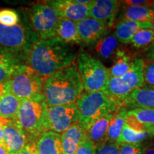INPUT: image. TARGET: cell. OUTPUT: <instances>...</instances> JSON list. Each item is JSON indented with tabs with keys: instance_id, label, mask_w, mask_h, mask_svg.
<instances>
[{
	"instance_id": "obj_1",
	"label": "cell",
	"mask_w": 154,
	"mask_h": 154,
	"mask_svg": "<svg viewBox=\"0 0 154 154\" xmlns=\"http://www.w3.org/2000/svg\"><path fill=\"white\" fill-rule=\"evenodd\" d=\"M78 51L58 37L39 39L32 48L26 64L44 79L76 62Z\"/></svg>"
},
{
	"instance_id": "obj_2",
	"label": "cell",
	"mask_w": 154,
	"mask_h": 154,
	"mask_svg": "<svg viewBox=\"0 0 154 154\" xmlns=\"http://www.w3.org/2000/svg\"><path fill=\"white\" fill-rule=\"evenodd\" d=\"M84 87L76 62L44 79V99L48 106H57L74 103Z\"/></svg>"
},
{
	"instance_id": "obj_3",
	"label": "cell",
	"mask_w": 154,
	"mask_h": 154,
	"mask_svg": "<svg viewBox=\"0 0 154 154\" xmlns=\"http://www.w3.org/2000/svg\"><path fill=\"white\" fill-rule=\"evenodd\" d=\"M40 39L29 23L22 19L18 24H0V49L12 56L20 64L26 63L33 46Z\"/></svg>"
},
{
	"instance_id": "obj_4",
	"label": "cell",
	"mask_w": 154,
	"mask_h": 154,
	"mask_svg": "<svg viewBox=\"0 0 154 154\" xmlns=\"http://www.w3.org/2000/svg\"><path fill=\"white\" fill-rule=\"evenodd\" d=\"M75 103L79 116V123L87 128L103 116L126 108L121 100L110 97L103 91H83Z\"/></svg>"
},
{
	"instance_id": "obj_5",
	"label": "cell",
	"mask_w": 154,
	"mask_h": 154,
	"mask_svg": "<svg viewBox=\"0 0 154 154\" xmlns=\"http://www.w3.org/2000/svg\"><path fill=\"white\" fill-rule=\"evenodd\" d=\"M48 106L44 97L22 100L16 120L27 134L31 142H35L43 133L49 131Z\"/></svg>"
},
{
	"instance_id": "obj_6",
	"label": "cell",
	"mask_w": 154,
	"mask_h": 154,
	"mask_svg": "<svg viewBox=\"0 0 154 154\" xmlns=\"http://www.w3.org/2000/svg\"><path fill=\"white\" fill-rule=\"evenodd\" d=\"M76 63L84 91L94 92L104 88L109 74V69L101 61L81 49L78 51Z\"/></svg>"
},
{
	"instance_id": "obj_7",
	"label": "cell",
	"mask_w": 154,
	"mask_h": 154,
	"mask_svg": "<svg viewBox=\"0 0 154 154\" xmlns=\"http://www.w3.org/2000/svg\"><path fill=\"white\" fill-rule=\"evenodd\" d=\"M44 79L26 63L17 66L14 74L5 84L7 87L20 100L36 99L43 96Z\"/></svg>"
},
{
	"instance_id": "obj_8",
	"label": "cell",
	"mask_w": 154,
	"mask_h": 154,
	"mask_svg": "<svg viewBox=\"0 0 154 154\" xmlns=\"http://www.w3.org/2000/svg\"><path fill=\"white\" fill-rule=\"evenodd\" d=\"M143 60L135 58L128 72L120 77H111L102 91L111 98L123 100L136 88L144 85Z\"/></svg>"
},
{
	"instance_id": "obj_9",
	"label": "cell",
	"mask_w": 154,
	"mask_h": 154,
	"mask_svg": "<svg viewBox=\"0 0 154 154\" xmlns=\"http://www.w3.org/2000/svg\"><path fill=\"white\" fill-rule=\"evenodd\" d=\"M29 23L40 39L56 37L60 17L46 2L36 3L29 9Z\"/></svg>"
},
{
	"instance_id": "obj_10",
	"label": "cell",
	"mask_w": 154,
	"mask_h": 154,
	"mask_svg": "<svg viewBox=\"0 0 154 154\" xmlns=\"http://www.w3.org/2000/svg\"><path fill=\"white\" fill-rule=\"evenodd\" d=\"M79 121V116L76 103L48 106L47 124L48 129L59 134Z\"/></svg>"
},
{
	"instance_id": "obj_11",
	"label": "cell",
	"mask_w": 154,
	"mask_h": 154,
	"mask_svg": "<svg viewBox=\"0 0 154 154\" xmlns=\"http://www.w3.org/2000/svg\"><path fill=\"white\" fill-rule=\"evenodd\" d=\"M4 128L5 147L9 154H18L30 140L27 134L15 120L0 119Z\"/></svg>"
},
{
	"instance_id": "obj_12",
	"label": "cell",
	"mask_w": 154,
	"mask_h": 154,
	"mask_svg": "<svg viewBox=\"0 0 154 154\" xmlns=\"http://www.w3.org/2000/svg\"><path fill=\"white\" fill-rule=\"evenodd\" d=\"M76 24L81 41L86 46L95 45L111 29V26L106 22L91 18L77 22Z\"/></svg>"
},
{
	"instance_id": "obj_13",
	"label": "cell",
	"mask_w": 154,
	"mask_h": 154,
	"mask_svg": "<svg viewBox=\"0 0 154 154\" xmlns=\"http://www.w3.org/2000/svg\"><path fill=\"white\" fill-rule=\"evenodd\" d=\"M60 18L79 22L89 18L88 5L76 2L75 0H51L46 1Z\"/></svg>"
},
{
	"instance_id": "obj_14",
	"label": "cell",
	"mask_w": 154,
	"mask_h": 154,
	"mask_svg": "<svg viewBox=\"0 0 154 154\" xmlns=\"http://www.w3.org/2000/svg\"><path fill=\"white\" fill-rule=\"evenodd\" d=\"M120 3L115 0H95L88 4L89 18L106 22L112 26Z\"/></svg>"
},
{
	"instance_id": "obj_15",
	"label": "cell",
	"mask_w": 154,
	"mask_h": 154,
	"mask_svg": "<svg viewBox=\"0 0 154 154\" xmlns=\"http://www.w3.org/2000/svg\"><path fill=\"white\" fill-rule=\"evenodd\" d=\"M87 128L80 123L75 124L60 134L63 154H75L86 140Z\"/></svg>"
},
{
	"instance_id": "obj_16",
	"label": "cell",
	"mask_w": 154,
	"mask_h": 154,
	"mask_svg": "<svg viewBox=\"0 0 154 154\" xmlns=\"http://www.w3.org/2000/svg\"><path fill=\"white\" fill-rule=\"evenodd\" d=\"M127 109H153L154 108V88L143 85L133 91L125 99L121 100Z\"/></svg>"
},
{
	"instance_id": "obj_17",
	"label": "cell",
	"mask_w": 154,
	"mask_h": 154,
	"mask_svg": "<svg viewBox=\"0 0 154 154\" xmlns=\"http://www.w3.org/2000/svg\"><path fill=\"white\" fill-rule=\"evenodd\" d=\"M113 113H108L101 117L90 125L86 130V140L93 143L95 149L107 142L108 128Z\"/></svg>"
},
{
	"instance_id": "obj_18",
	"label": "cell",
	"mask_w": 154,
	"mask_h": 154,
	"mask_svg": "<svg viewBox=\"0 0 154 154\" xmlns=\"http://www.w3.org/2000/svg\"><path fill=\"white\" fill-rule=\"evenodd\" d=\"M34 144L37 154H63L60 134L51 131L43 133Z\"/></svg>"
},
{
	"instance_id": "obj_19",
	"label": "cell",
	"mask_w": 154,
	"mask_h": 154,
	"mask_svg": "<svg viewBox=\"0 0 154 154\" xmlns=\"http://www.w3.org/2000/svg\"><path fill=\"white\" fill-rule=\"evenodd\" d=\"M151 27V22H138L124 19L116 24L113 34L119 43L128 44L138 31Z\"/></svg>"
},
{
	"instance_id": "obj_20",
	"label": "cell",
	"mask_w": 154,
	"mask_h": 154,
	"mask_svg": "<svg viewBox=\"0 0 154 154\" xmlns=\"http://www.w3.org/2000/svg\"><path fill=\"white\" fill-rule=\"evenodd\" d=\"M21 101L4 84L3 91L0 95V119L15 120L18 114Z\"/></svg>"
},
{
	"instance_id": "obj_21",
	"label": "cell",
	"mask_w": 154,
	"mask_h": 154,
	"mask_svg": "<svg viewBox=\"0 0 154 154\" xmlns=\"http://www.w3.org/2000/svg\"><path fill=\"white\" fill-rule=\"evenodd\" d=\"M134 59L133 53L119 48L113 59L112 66L109 69V78H116L124 75L131 69Z\"/></svg>"
},
{
	"instance_id": "obj_22",
	"label": "cell",
	"mask_w": 154,
	"mask_h": 154,
	"mask_svg": "<svg viewBox=\"0 0 154 154\" xmlns=\"http://www.w3.org/2000/svg\"><path fill=\"white\" fill-rule=\"evenodd\" d=\"M56 37L69 44L82 45V42L79 35L76 22L69 19L60 18L57 28Z\"/></svg>"
},
{
	"instance_id": "obj_23",
	"label": "cell",
	"mask_w": 154,
	"mask_h": 154,
	"mask_svg": "<svg viewBox=\"0 0 154 154\" xmlns=\"http://www.w3.org/2000/svg\"><path fill=\"white\" fill-rule=\"evenodd\" d=\"M128 112L126 108L123 107L113 113L107 133V142L116 143L125 124V117Z\"/></svg>"
},
{
	"instance_id": "obj_24",
	"label": "cell",
	"mask_w": 154,
	"mask_h": 154,
	"mask_svg": "<svg viewBox=\"0 0 154 154\" xmlns=\"http://www.w3.org/2000/svg\"><path fill=\"white\" fill-rule=\"evenodd\" d=\"M125 20L138 22H152L154 21V11L148 5L127 6L125 8Z\"/></svg>"
},
{
	"instance_id": "obj_25",
	"label": "cell",
	"mask_w": 154,
	"mask_h": 154,
	"mask_svg": "<svg viewBox=\"0 0 154 154\" xmlns=\"http://www.w3.org/2000/svg\"><path fill=\"white\" fill-rule=\"evenodd\" d=\"M119 42L114 34L105 36L95 44L96 52L103 60L113 59L117 50Z\"/></svg>"
},
{
	"instance_id": "obj_26",
	"label": "cell",
	"mask_w": 154,
	"mask_h": 154,
	"mask_svg": "<svg viewBox=\"0 0 154 154\" xmlns=\"http://www.w3.org/2000/svg\"><path fill=\"white\" fill-rule=\"evenodd\" d=\"M19 65L20 63L12 56L0 49V85L10 79Z\"/></svg>"
},
{
	"instance_id": "obj_27",
	"label": "cell",
	"mask_w": 154,
	"mask_h": 154,
	"mask_svg": "<svg viewBox=\"0 0 154 154\" xmlns=\"http://www.w3.org/2000/svg\"><path fill=\"white\" fill-rule=\"evenodd\" d=\"M131 46L138 51L150 50L154 44V32L151 29L139 30L130 42Z\"/></svg>"
},
{
	"instance_id": "obj_28",
	"label": "cell",
	"mask_w": 154,
	"mask_h": 154,
	"mask_svg": "<svg viewBox=\"0 0 154 154\" xmlns=\"http://www.w3.org/2000/svg\"><path fill=\"white\" fill-rule=\"evenodd\" d=\"M128 111L146 127L150 136H154V108L153 109H132Z\"/></svg>"
},
{
	"instance_id": "obj_29",
	"label": "cell",
	"mask_w": 154,
	"mask_h": 154,
	"mask_svg": "<svg viewBox=\"0 0 154 154\" xmlns=\"http://www.w3.org/2000/svg\"><path fill=\"white\" fill-rule=\"evenodd\" d=\"M149 136L150 135L149 133L135 131L124 124L122 131H121L118 141H117V144L123 143L131 144L141 143L144 140H146Z\"/></svg>"
},
{
	"instance_id": "obj_30",
	"label": "cell",
	"mask_w": 154,
	"mask_h": 154,
	"mask_svg": "<svg viewBox=\"0 0 154 154\" xmlns=\"http://www.w3.org/2000/svg\"><path fill=\"white\" fill-rule=\"evenodd\" d=\"M21 17L17 11L11 9H0V24L11 26L18 24Z\"/></svg>"
},
{
	"instance_id": "obj_31",
	"label": "cell",
	"mask_w": 154,
	"mask_h": 154,
	"mask_svg": "<svg viewBox=\"0 0 154 154\" xmlns=\"http://www.w3.org/2000/svg\"><path fill=\"white\" fill-rule=\"evenodd\" d=\"M144 85L154 88V62L150 60L143 61Z\"/></svg>"
},
{
	"instance_id": "obj_32",
	"label": "cell",
	"mask_w": 154,
	"mask_h": 154,
	"mask_svg": "<svg viewBox=\"0 0 154 154\" xmlns=\"http://www.w3.org/2000/svg\"><path fill=\"white\" fill-rule=\"evenodd\" d=\"M125 125H126L128 128L135 131L142 133L147 132L146 127L141 123H140L137 120V119L134 115L131 114L128 111L126 113V117H125Z\"/></svg>"
},
{
	"instance_id": "obj_33",
	"label": "cell",
	"mask_w": 154,
	"mask_h": 154,
	"mask_svg": "<svg viewBox=\"0 0 154 154\" xmlns=\"http://www.w3.org/2000/svg\"><path fill=\"white\" fill-rule=\"evenodd\" d=\"M119 154H141L142 143H119Z\"/></svg>"
},
{
	"instance_id": "obj_34",
	"label": "cell",
	"mask_w": 154,
	"mask_h": 154,
	"mask_svg": "<svg viewBox=\"0 0 154 154\" xmlns=\"http://www.w3.org/2000/svg\"><path fill=\"white\" fill-rule=\"evenodd\" d=\"M95 154H119L118 144L106 142L103 146L96 149Z\"/></svg>"
},
{
	"instance_id": "obj_35",
	"label": "cell",
	"mask_w": 154,
	"mask_h": 154,
	"mask_svg": "<svg viewBox=\"0 0 154 154\" xmlns=\"http://www.w3.org/2000/svg\"><path fill=\"white\" fill-rule=\"evenodd\" d=\"M95 150L93 143L88 140H86L85 143L81 146L75 154H95Z\"/></svg>"
},
{
	"instance_id": "obj_36",
	"label": "cell",
	"mask_w": 154,
	"mask_h": 154,
	"mask_svg": "<svg viewBox=\"0 0 154 154\" xmlns=\"http://www.w3.org/2000/svg\"><path fill=\"white\" fill-rule=\"evenodd\" d=\"M35 142H30L18 154H37L35 149Z\"/></svg>"
},
{
	"instance_id": "obj_37",
	"label": "cell",
	"mask_w": 154,
	"mask_h": 154,
	"mask_svg": "<svg viewBox=\"0 0 154 154\" xmlns=\"http://www.w3.org/2000/svg\"><path fill=\"white\" fill-rule=\"evenodd\" d=\"M141 154H154V142L142 143Z\"/></svg>"
},
{
	"instance_id": "obj_38",
	"label": "cell",
	"mask_w": 154,
	"mask_h": 154,
	"mask_svg": "<svg viewBox=\"0 0 154 154\" xmlns=\"http://www.w3.org/2000/svg\"><path fill=\"white\" fill-rule=\"evenodd\" d=\"M127 6H142L149 5L151 1H146V0H127L123 2Z\"/></svg>"
},
{
	"instance_id": "obj_39",
	"label": "cell",
	"mask_w": 154,
	"mask_h": 154,
	"mask_svg": "<svg viewBox=\"0 0 154 154\" xmlns=\"http://www.w3.org/2000/svg\"><path fill=\"white\" fill-rule=\"evenodd\" d=\"M0 146H5V136H4V128L1 121H0Z\"/></svg>"
},
{
	"instance_id": "obj_40",
	"label": "cell",
	"mask_w": 154,
	"mask_h": 154,
	"mask_svg": "<svg viewBox=\"0 0 154 154\" xmlns=\"http://www.w3.org/2000/svg\"><path fill=\"white\" fill-rule=\"evenodd\" d=\"M151 29L154 32V21H153V22H151ZM150 51H151V52H150V54H151V55H150V56H151H151L154 54V44H153V46H152V47H151V50H150Z\"/></svg>"
},
{
	"instance_id": "obj_41",
	"label": "cell",
	"mask_w": 154,
	"mask_h": 154,
	"mask_svg": "<svg viewBox=\"0 0 154 154\" xmlns=\"http://www.w3.org/2000/svg\"><path fill=\"white\" fill-rule=\"evenodd\" d=\"M0 154H9V153L5 146H0Z\"/></svg>"
},
{
	"instance_id": "obj_42",
	"label": "cell",
	"mask_w": 154,
	"mask_h": 154,
	"mask_svg": "<svg viewBox=\"0 0 154 154\" xmlns=\"http://www.w3.org/2000/svg\"><path fill=\"white\" fill-rule=\"evenodd\" d=\"M148 6L151 7V8L154 11V1H151V2H150V4Z\"/></svg>"
},
{
	"instance_id": "obj_43",
	"label": "cell",
	"mask_w": 154,
	"mask_h": 154,
	"mask_svg": "<svg viewBox=\"0 0 154 154\" xmlns=\"http://www.w3.org/2000/svg\"><path fill=\"white\" fill-rule=\"evenodd\" d=\"M3 88H4V84L3 85H0V95H1L2 93Z\"/></svg>"
},
{
	"instance_id": "obj_44",
	"label": "cell",
	"mask_w": 154,
	"mask_h": 154,
	"mask_svg": "<svg viewBox=\"0 0 154 154\" xmlns=\"http://www.w3.org/2000/svg\"><path fill=\"white\" fill-rule=\"evenodd\" d=\"M150 61H153V62H154V54H153V55L151 56V60H150Z\"/></svg>"
}]
</instances>
